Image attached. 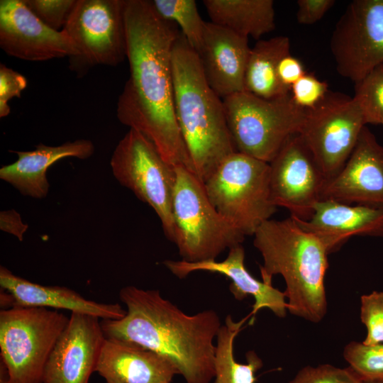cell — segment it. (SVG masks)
<instances>
[{"instance_id":"6da1fadb","label":"cell","mask_w":383,"mask_h":383,"mask_svg":"<svg viewBox=\"0 0 383 383\" xmlns=\"http://www.w3.org/2000/svg\"><path fill=\"white\" fill-rule=\"evenodd\" d=\"M130 77L116 104L119 121L150 140L172 166L194 172L176 118L172 48L180 32L151 1L125 0Z\"/></svg>"},{"instance_id":"7a4b0ae2","label":"cell","mask_w":383,"mask_h":383,"mask_svg":"<svg viewBox=\"0 0 383 383\" xmlns=\"http://www.w3.org/2000/svg\"><path fill=\"white\" fill-rule=\"evenodd\" d=\"M119 297L126 313L119 319L101 320L106 338L157 353L176 367L186 383H211L215 375L213 340L222 326L215 311L188 315L159 290L135 286L122 288Z\"/></svg>"},{"instance_id":"3957f363","label":"cell","mask_w":383,"mask_h":383,"mask_svg":"<svg viewBox=\"0 0 383 383\" xmlns=\"http://www.w3.org/2000/svg\"><path fill=\"white\" fill-rule=\"evenodd\" d=\"M253 236V245L263 260L262 281L272 284L274 275H282L287 311L310 322H320L328 305L324 279L329 253L324 244L291 216L265 221Z\"/></svg>"},{"instance_id":"277c9868","label":"cell","mask_w":383,"mask_h":383,"mask_svg":"<svg viewBox=\"0 0 383 383\" xmlns=\"http://www.w3.org/2000/svg\"><path fill=\"white\" fill-rule=\"evenodd\" d=\"M174 111L194 173L204 183L236 151L223 99L208 84L196 51L179 33L172 48Z\"/></svg>"},{"instance_id":"5b68a950","label":"cell","mask_w":383,"mask_h":383,"mask_svg":"<svg viewBox=\"0 0 383 383\" xmlns=\"http://www.w3.org/2000/svg\"><path fill=\"white\" fill-rule=\"evenodd\" d=\"M174 170L173 243L182 260H215L226 249L242 244L245 236L216 209L195 173L181 165Z\"/></svg>"},{"instance_id":"8992f818","label":"cell","mask_w":383,"mask_h":383,"mask_svg":"<svg viewBox=\"0 0 383 383\" xmlns=\"http://www.w3.org/2000/svg\"><path fill=\"white\" fill-rule=\"evenodd\" d=\"M69 318L46 308L1 310V383H43L47 361Z\"/></svg>"},{"instance_id":"52a82bcc","label":"cell","mask_w":383,"mask_h":383,"mask_svg":"<svg viewBox=\"0 0 383 383\" xmlns=\"http://www.w3.org/2000/svg\"><path fill=\"white\" fill-rule=\"evenodd\" d=\"M211 204L245 237L253 235L277 211L270 191V164L238 151L204 182Z\"/></svg>"},{"instance_id":"ba28073f","label":"cell","mask_w":383,"mask_h":383,"mask_svg":"<svg viewBox=\"0 0 383 383\" xmlns=\"http://www.w3.org/2000/svg\"><path fill=\"white\" fill-rule=\"evenodd\" d=\"M223 102L236 151L267 163L291 135L300 133L306 116L291 94L265 99L241 91L223 98Z\"/></svg>"},{"instance_id":"9c48e42d","label":"cell","mask_w":383,"mask_h":383,"mask_svg":"<svg viewBox=\"0 0 383 383\" xmlns=\"http://www.w3.org/2000/svg\"><path fill=\"white\" fill-rule=\"evenodd\" d=\"M110 166L120 184L154 210L165 236L173 243L174 166L168 164L153 143L134 129H129L116 146Z\"/></svg>"},{"instance_id":"30bf717a","label":"cell","mask_w":383,"mask_h":383,"mask_svg":"<svg viewBox=\"0 0 383 383\" xmlns=\"http://www.w3.org/2000/svg\"><path fill=\"white\" fill-rule=\"evenodd\" d=\"M365 126L353 96L329 91L314 108L306 110L299 133L329 179L343 168Z\"/></svg>"},{"instance_id":"8fae6325","label":"cell","mask_w":383,"mask_h":383,"mask_svg":"<svg viewBox=\"0 0 383 383\" xmlns=\"http://www.w3.org/2000/svg\"><path fill=\"white\" fill-rule=\"evenodd\" d=\"M125 0H77L63 28L72 40L78 56L70 60L80 65L116 66L126 57Z\"/></svg>"},{"instance_id":"7c38bea8","label":"cell","mask_w":383,"mask_h":383,"mask_svg":"<svg viewBox=\"0 0 383 383\" xmlns=\"http://www.w3.org/2000/svg\"><path fill=\"white\" fill-rule=\"evenodd\" d=\"M338 73L354 83L383 65V0H354L332 32Z\"/></svg>"},{"instance_id":"4fadbf2b","label":"cell","mask_w":383,"mask_h":383,"mask_svg":"<svg viewBox=\"0 0 383 383\" xmlns=\"http://www.w3.org/2000/svg\"><path fill=\"white\" fill-rule=\"evenodd\" d=\"M269 164L273 204L287 209L292 216L309 220L328 179L302 135H291Z\"/></svg>"},{"instance_id":"5bb4252c","label":"cell","mask_w":383,"mask_h":383,"mask_svg":"<svg viewBox=\"0 0 383 383\" xmlns=\"http://www.w3.org/2000/svg\"><path fill=\"white\" fill-rule=\"evenodd\" d=\"M0 47L7 55L28 61L78 56L67 33L46 26L24 0L0 1Z\"/></svg>"},{"instance_id":"9a60e30c","label":"cell","mask_w":383,"mask_h":383,"mask_svg":"<svg viewBox=\"0 0 383 383\" xmlns=\"http://www.w3.org/2000/svg\"><path fill=\"white\" fill-rule=\"evenodd\" d=\"M105 340L100 318L71 313L47 361L43 383H89Z\"/></svg>"},{"instance_id":"2e32d148","label":"cell","mask_w":383,"mask_h":383,"mask_svg":"<svg viewBox=\"0 0 383 383\" xmlns=\"http://www.w3.org/2000/svg\"><path fill=\"white\" fill-rule=\"evenodd\" d=\"M321 200L383 206V146L366 126L343 168L326 181Z\"/></svg>"},{"instance_id":"e0dca14e","label":"cell","mask_w":383,"mask_h":383,"mask_svg":"<svg viewBox=\"0 0 383 383\" xmlns=\"http://www.w3.org/2000/svg\"><path fill=\"white\" fill-rule=\"evenodd\" d=\"M250 49L248 38L205 23L202 45L197 53L208 84L221 98L244 91Z\"/></svg>"},{"instance_id":"ac0fdd59","label":"cell","mask_w":383,"mask_h":383,"mask_svg":"<svg viewBox=\"0 0 383 383\" xmlns=\"http://www.w3.org/2000/svg\"><path fill=\"white\" fill-rule=\"evenodd\" d=\"M292 217L303 229L317 236L328 253L355 235L383 238V206L321 200L309 220Z\"/></svg>"},{"instance_id":"d6986e66","label":"cell","mask_w":383,"mask_h":383,"mask_svg":"<svg viewBox=\"0 0 383 383\" xmlns=\"http://www.w3.org/2000/svg\"><path fill=\"white\" fill-rule=\"evenodd\" d=\"M163 264L180 279L197 271L226 276L231 280L229 290L236 300L242 301L249 295L254 298L255 303L250 315H255L262 309L271 310L279 318H284L287 315V302L284 292L257 280L248 272L245 265V250L242 244L230 248L226 258L223 261L215 260L189 262L182 260H167Z\"/></svg>"},{"instance_id":"ffe728a7","label":"cell","mask_w":383,"mask_h":383,"mask_svg":"<svg viewBox=\"0 0 383 383\" xmlns=\"http://www.w3.org/2000/svg\"><path fill=\"white\" fill-rule=\"evenodd\" d=\"M106 383H171L179 372L166 358L138 345L106 338L96 367Z\"/></svg>"},{"instance_id":"44dd1931","label":"cell","mask_w":383,"mask_h":383,"mask_svg":"<svg viewBox=\"0 0 383 383\" xmlns=\"http://www.w3.org/2000/svg\"><path fill=\"white\" fill-rule=\"evenodd\" d=\"M0 286L11 295L13 307L67 310L101 320L119 319L126 313V310L119 304H104L87 299L65 287L36 284L14 274L4 266L0 267Z\"/></svg>"},{"instance_id":"7402d4cb","label":"cell","mask_w":383,"mask_h":383,"mask_svg":"<svg viewBox=\"0 0 383 383\" xmlns=\"http://www.w3.org/2000/svg\"><path fill=\"white\" fill-rule=\"evenodd\" d=\"M93 143L87 139L68 141L57 146L38 144L30 151H11L18 159L13 163L2 166L0 179L13 186L24 196L43 199L49 192L47 178L48 168L65 157L85 160L94 152Z\"/></svg>"},{"instance_id":"603a6c76","label":"cell","mask_w":383,"mask_h":383,"mask_svg":"<svg viewBox=\"0 0 383 383\" xmlns=\"http://www.w3.org/2000/svg\"><path fill=\"white\" fill-rule=\"evenodd\" d=\"M211 22L259 40L275 28L272 0H204Z\"/></svg>"},{"instance_id":"cb8c5ba5","label":"cell","mask_w":383,"mask_h":383,"mask_svg":"<svg viewBox=\"0 0 383 383\" xmlns=\"http://www.w3.org/2000/svg\"><path fill=\"white\" fill-rule=\"evenodd\" d=\"M290 54L289 37L278 35L259 40L250 49L244 79V91L265 99L290 94L279 82L277 68L282 57Z\"/></svg>"},{"instance_id":"d4e9b609","label":"cell","mask_w":383,"mask_h":383,"mask_svg":"<svg viewBox=\"0 0 383 383\" xmlns=\"http://www.w3.org/2000/svg\"><path fill=\"white\" fill-rule=\"evenodd\" d=\"M248 318L235 322L228 315L216 336L213 383H255V373L262 368V360L253 350L246 353V363L238 362L234 357V341Z\"/></svg>"},{"instance_id":"484cf974","label":"cell","mask_w":383,"mask_h":383,"mask_svg":"<svg viewBox=\"0 0 383 383\" xmlns=\"http://www.w3.org/2000/svg\"><path fill=\"white\" fill-rule=\"evenodd\" d=\"M156 12L165 20L178 25L181 33L198 52L202 45L204 26L194 0H153Z\"/></svg>"},{"instance_id":"4316f807","label":"cell","mask_w":383,"mask_h":383,"mask_svg":"<svg viewBox=\"0 0 383 383\" xmlns=\"http://www.w3.org/2000/svg\"><path fill=\"white\" fill-rule=\"evenodd\" d=\"M366 124L383 125V65L355 83V94Z\"/></svg>"},{"instance_id":"83f0119b","label":"cell","mask_w":383,"mask_h":383,"mask_svg":"<svg viewBox=\"0 0 383 383\" xmlns=\"http://www.w3.org/2000/svg\"><path fill=\"white\" fill-rule=\"evenodd\" d=\"M343 357L363 382L383 380V343L367 345L351 341L345 346Z\"/></svg>"},{"instance_id":"f1b7e54d","label":"cell","mask_w":383,"mask_h":383,"mask_svg":"<svg viewBox=\"0 0 383 383\" xmlns=\"http://www.w3.org/2000/svg\"><path fill=\"white\" fill-rule=\"evenodd\" d=\"M360 319L367 328L365 345L383 343V292L374 291L360 298Z\"/></svg>"},{"instance_id":"f546056e","label":"cell","mask_w":383,"mask_h":383,"mask_svg":"<svg viewBox=\"0 0 383 383\" xmlns=\"http://www.w3.org/2000/svg\"><path fill=\"white\" fill-rule=\"evenodd\" d=\"M289 383H364L350 368L329 364L301 368Z\"/></svg>"},{"instance_id":"4dcf8cb0","label":"cell","mask_w":383,"mask_h":383,"mask_svg":"<svg viewBox=\"0 0 383 383\" xmlns=\"http://www.w3.org/2000/svg\"><path fill=\"white\" fill-rule=\"evenodd\" d=\"M35 16L50 28L65 27L77 0H24Z\"/></svg>"},{"instance_id":"1f68e13d","label":"cell","mask_w":383,"mask_h":383,"mask_svg":"<svg viewBox=\"0 0 383 383\" xmlns=\"http://www.w3.org/2000/svg\"><path fill=\"white\" fill-rule=\"evenodd\" d=\"M328 85L312 74L305 73L292 87L290 94L294 103L308 110L314 108L326 96Z\"/></svg>"},{"instance_id":"d6a6232c","label":"cell","mask_w":383,"mask_h":383,"mask_svg":"<svg viewBox=\"0 0 383 383\" xmlns=\"http://www.w3.org/2000/svg\"><path fill=\"white\" fill-rule=\"evenodd\" d=\"M26 78L16 71L0 65V117L7 116L11 111L9 101L13 97H21L27 87Z\"/></svg>"},{"instance_id":"836d02e7","label":"cell","mask_w":383,"mask_h":383,"mask_svg":"<svg viewBox=\"0 0 383 383\" xmlns=\"http://www.w3.org/2000/svg\"><path fill=\"white\" fill-rule=\"evenodd\" d=\"M334 0H298L296 20L303 25H311L321 20L335 4Z\"/></svg>"},{"instance_id":"e575fe53","label":"cell","mask_w":383,"mask_h":383,"mask_svg":"<svg viewBox=\"0 0 383 383\" xmlns=\"http://www.w3.org/2000/svg\"><path fill=\"white\" fill-rule=\"evenodd\" d=\"M305 73L301 62L291 54L282 57L277 68L279 82L289 91L292 85Z\"/></svg>"},{"instance_id":"d590c367","label":"cell","mask_w":383,"mask_h":383,"mask_svg":"<svg viewBox=\"0 0 383 383\" xmlns=\"http://www.w3.org/2000/svg\"><path fill=\"white\" fill-rule=\"evenodd\" d=\"M28 228V224L23 222L20 213L16 210L9 209L0 212V229L16 236L18 240H23Z\"/></svg>"},{"instance_id":"8d00e7d4","label":"cell","mask_w":383,"mask_h":383,"mask_svg":"<svg viewBox=\"0 0 383 383\" xmlns=\"http://www.w3.org/2000/svg\"><path fill=\"white\" fill-rule=\"evenodd\" d=\"M364 383H383V380H382V381H373V382H364Z\"/></svg>"}]
</instances>
